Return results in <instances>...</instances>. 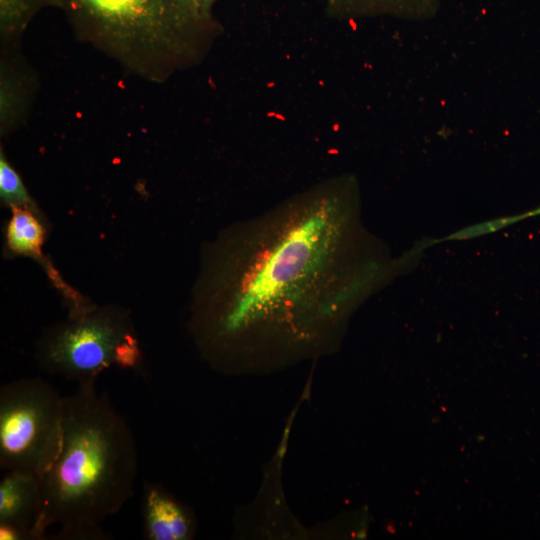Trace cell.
Listing matches in <instances>:
<instances>
[{"mask_svg": "<svg viewBox=\"0 0 540 540\" xmlns=\"http://www.w3.org/2000/svg\"><path fill=\"white\" fill-rule=\"evenodd\" d=\"M344 182L306 191L219 239L204 259L191 330L223 366L251 327L327 321L359 296L378 268L342 277L351 206Z\"/></svg>", "mask_w": 540, "mask_h": 540, "instance_id": "obj_1", "label": "cell"}, {"mask_svg": "<svg viewBox=\"0 0 540 540\" xmlns=\"http://www.w3.org/2000/svg\"><path fill=\"white\" fill-rule=\"evenodd\" d=\"M138 472L132 431L95 384L78 386L64 397L60 452L41 476V504L35 540L50 526L58 540H102L103 522L134 494Z\"/></svg>", "mask_w": 540, "mask_h": 540, "instance_id": "obj_2", "label": "cell"}, {"mask_svg": "<svg viewBox=\"0 0 540 540\" xmlns=\"http://www.w3.org/2000/svg\"><path fill=\"white\" fill-rule=\"evenodd\" d=\"M75 36L152 83L201 63L222 26L196 0H52Z\"/></svg>", "mask_w": 540, "mask_h": 540, "instance_id": "obj_3", "label": "cell"}, {"mask_svg": "<svg viewBox=\"0 0 540 540\" xmlns=\"http://www.w3.org/2000/svg\"><path fill=\"white\" fill-rule=\"evenodd\" d=\"M39 369L52 376L95 384L106 369L144 373L143 356L129 314L117 307L90 306L47 329L36 344Z\"/></svg>", "mask_w": 540, "mask_h": 540, "instance_id": "obj_4", "label": "cell"}, {"mask_svg": "<svg viewBox=\"0 0 540 540\" xmlns=\"http://www.w3.org/2000/svg\"><path fill=\"white\" fill-rule=\"evenodd\" d=\"M63 409L64 397L42 378L1 386V469L45 474L62 446Z\"/></svg>", "mask_w": 540, "mask_h": 540, "instance_id": "obj_5", "label": "cell"}, {"mask_svg": "<svg viewBox=\"0 0 540 540\" xmlns=\"http://www.w3.org/2000/svg\"><path fill=\"white\" fill-rule=\"evenodd\" d=\"M41 477L8 470L0 481V539L35 540L33 526L41 504Z\"/></svg>", "mask_w": 540, "mask_h": 540, "instance_id": "obj_6", "label": "cell"}, {"mask_svg": "<svg viewBox=\"0 0 540 540\" xmlns=\"http://www.w3.org/2000/svg\"><path fill=\"white\" fill-rule=\"evenodd\" d=\"M37 86L36 73L22 55L20 45H1V136L14 132L26 122Z\"/></svg>", "mask_w": 540, "mask_h": 540, "instance_id": "obj_7", "label": "cell"}, {"mask_svg": "<svg viewBox=\"0 0 540 540\" xmlns=\"http://www.w3.org/2000/svg\"><path fill=\"white\" fill-rule=\"evenodd\" d=\"M141 511L148 540H188L195 531L189 509L157 483L144 482Z\"/></svg>", "mask_w": 540, "mask_h": 540, "instance_id": "obj_8", "label": "cell"}, {"mask_svg": "<svg viewBox=\"0 0 540 540\" xmlns=\"http://www.w3.org/2000/svg\"><path fill=\"white\" fill-rule=\"evenodd\" d=\"M327 11L336 18L358 19L392 16L407 20L433 17L442 0H326Z\"/></svg>", "mask_w": 540, "mask_h": 540, "instance_id": "obj_9", "label": "cell"}, {"mask_svg": "<svg viewBox=\"0 0 540 540\" xmlns=\"http://www.w3.org/2000/svg\"><path fill=\"white\" fill-rule=\"evenodd\" d=\"M12 216L6 228V245L11 253L33 257L43 263L49 276L57 286H62L59 276L51 271L42 255L45 228L40 215L34 211L13 207Z\"/></svg>", "mask_w": 540, "mask_h": 540, "instance_id": "obj_10", "label": "cell"}, {"mask_svg": "<svg viewBox=\"0 0 540 540\" xmlns=\"http://www.w3.org/2000/svg\"><path fill=\"white\" fill-rule=\"evenodd\" d=\"M52 0H0L1 45L19 44L34 16Z\"/></svg>", "mask_w": 540, "mask_h": 540, "instance_id": "obj_11", "label": "cell"}, {"mask_svg": "<svg viewBox=\"0 0 540 540\" xmlns=\"http://www.w3.org/2000/svg\"><path fill=\"white\" fill-rule=\"evenodd\" d=\"M0 196L5 206L27 208L39 213L21 177L9 163L2 149L0 152Z\"/></svg>", "mask_w": 540, "mask_h": 540, "instance_id": "obj_12", "label": "cell"}, {"mask_svg": "<svg viewBox=\"0 0 540 540\" xmlns=\"http://www.w3.org/2000/svg\"><path fill=\"white\" fill-rule=\"evenodd\" d=\"M534 216H540V207L521 213V214L506 216V217H499L496 219L484 221L481 223H477V224L462 228L441 239H437L435 243L443 242V241L467 240V239L480 237L483 235H488L496 231H499L505 227L513 225L521 220L534 217Z\"/></svg>", "mask_w": 540, "mask_h": 540, "instance_id": "obj_13", "label": "cell"}, {"mask_svg": "<svg viewBox=\"0 0 540 540\" xmlns=\"http://www.w3.org/2000/svg\"><path fill=\"white\" fill-rule=\"evenodd\" d=\"M199 6L208 13H213L212 8L216 0H196Z\"/></svg>", "mask_w": 540, "mask_h": 540, "instance_id": "obj_14", "label": "cell"}]
</instances>
